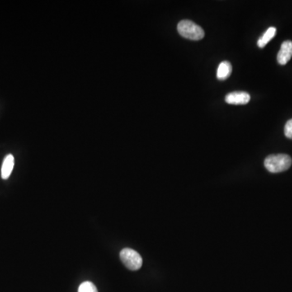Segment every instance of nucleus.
I'll list each match as a JSON object with an SVG mask.
<instances>
[{"label":"nucleus","instance_id":"nucleus-1","mask_svg":"<svg viewBox=\"0 0 292 292\" xmlns=\"http://www.w3.org/2000/svg\"><path fill=\"white\" fill-rule=\"evenodd\" d=\"M292 164V157L287 154H272L265 158V168L271 173H280L290 168Z\"/></svg>","mask_w":292,"mask_h":292},{"label":"nucleus","instance_id":"nucleus-2","mask_svg":"<svg viewBox=\"0 0 292 292\" xmlns=\"http://www.w3.org/2000/svg\"><path fill=\"white\" fill-rule=\"evenodd\" d=\"M177 29L179 34L181 36L189 40H200L204 36V32L202 28L191 20H181L178 24Z\"/></svg>","mask_w":292,"mask_h":292},{"label":"nucleus","instance_id":"nucleus-3","mask_svg":"<svg viewBox=\"0 0 292 292\" xmlns=\"http://www.w3.org/2000/svg\"><path fill=\"white\" fill-rule=\"evenodd\" d=\"M120 259L128 270L136 271L141 269L143 260L138 252L131 248H124L120 252Z\"/></svg>","mask_w":292,"mask_h":292},{"label":"nucleus","instance_id":"nucleus-4","mask_svg":"<svg viewBox=\"0 0 292 292\" xmlns=\"http://www.w3.org/2000/svg\"><path fill=\"white\" fill-rule=\"evenodd\" d=\"M292 57V42L285 41L282 44L281 48L278 53V63L281 65H285L290 61Z\"/></svg>","mask_w":292,"mask_h":292},{"label":"nucleus","instance_id":"nucleus-5","mask_svg":"<svg viewBox=\"0 0 292 292\" xmlns=\"http://www.w3.org/2000/svg\"><path fill=\"white\" fill-rule=\"evenodd\" d=\"M225 101L232 105H245L250 101V95L246 92L230 93L225 97Z\"/></svg>","mask_w":292,"mask_h":292},{"label":"nucleus","instance_id":"nucleus-6","mask_svg":"<svg viewBox=\"0 0 292 292\" xmlns=\"http://www.w3.org/2000/svg\"><path fill=\"white\" fill-rule=\"evenodd\" d=\"M14 165H15V159H14L13 155L8 154L6 156L1 169V176L3 180H7L10 177L14 168Z\"/></svg>","mask_w":292,"mask_h":292},{"label":"nucleus","instance_id":"nucleus-7","mask_svg":"<svg viewBox=\"0 0 292 292\" xmlns=\"http://www.w3.org/2000/svg\"><path fill=\"white\" fill-rule=\"evenodd\" d=\"M232 66L228 61H223L218 65L217 70V78L219 81H225L232 74Z\"/></svg>","mask_w":292,"mask_h":292},{"label":"nucleus","instance_id":"nucleus-8","mask_svg":"<svg viewBox=\"0 0 292 292\" xmlns=\"http://www.w3.org/2000/svg\"><path fill=\"white\" fill-rule=\"evenodd\" d=\"M276 28H269V29L265 31V34H263L261 39H259L258 42H257V45H258L259 48H265V46L267 45L268 43H269L270 40H272V39H274L275 34H276Z\"/></svg>","mask_w":292,"mask_h":292},{"label":"nucleus","instance_id":"nucleus-9","mask_svg":"<svg viewBox=\"0 0 292 292\" xmlns=\"http://www.w3.org/2000/svg\"><path fill=\"white\" fill-rule=\"evenodd\" d=\"M78 292H98L94 283L91 282H85L79 287Z\"/></svg>","mask_w":292,"mask_h":292},{"label":"nucleus","instance_id":"nucleus-10","mask_svg":"<svg viewBox=\"0 0 292 292\" xmlns=\"http://www.w3.org/2000/svg\"><path fill=\"white\" fill-rule=\"evenodd\" d=\"M284 133H285L286 137L292 140V119L287 122L284 128Z\"/></svg>","mask_w":292,"mask_h":292}]
</instances>
